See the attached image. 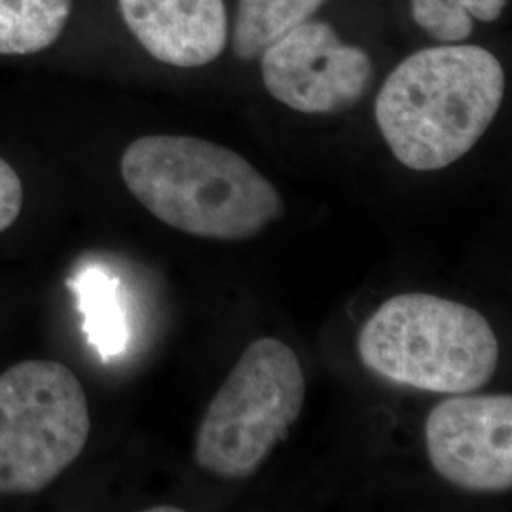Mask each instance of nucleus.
I'll list each match as a JSON object with an SVG mask.
<instances>
[{"label":"nucleus","instance_id":"obj_12","mask_svg":"<svg viewBox=\"0 0 512 512\" xmlns=\"http://www.w3.org/2000/svg\"><path fill=\"white\" fill-rule=\"evenodd\" d=\"M511 0H410L416 25L440 44L465 42L475 31V21L494 23Z\"/></svg>","mask_w":512,"mask_h":512},{"label":"nucleus","instance_id":"obj_10","mask_svg":"<svg viewBox=\"0 0 512 512\" xmlns=\"http://www.w3.org/2000/svg\"><path fill=\"white\" fill-rule=\"evenodd\" d=\"M329 0H238L232 48L241 61H255L275 40L313 19Z\"/></svg>","mask_w":512,"mask_h":512},{"label":"nucleus","instance_id":"obj_13","mask_svg":"<svg viewBox=\"0 0 512 512\" xmlns=\"http://www.w3.org/2000/svg\"><path fill=\"white\" fill-rule=\"evenodd\" d=\"M23 207V184L16 169L0 158V232L8 230Z\"/></svg>","mask_w":512,"mask_h":512},{"label":"nucleus","instance_id":"obj_2","mask_svg":"<svg viewBox=\"0 0 512 512\" xmlns=\"http://www.w3.org/2000/svg\"><path fill=\"white\" fill-rule=\"evenodd\" d=\"M122 179L152 217L196 238L243 241L283 211L281 194L241 154L190 135H147L120 160Z\"/></svg>","mask_w":512,"mask_h":512},{"label":"nucleus","instance_id":"obj_8","mask_svg":"<svg viewBox=\"0 0 512 512\" xmlns=\"http://www.w3.org/2000/svg\"><path fill=\"white\" fill-rule=\"evenodd\" d=\"M118 6L137 42L171 67H205L230 42L224 0H118Z\"/></svg>","mask_w":512,"mask_h":512},{"label":"nucleus","instance_id":"obj_1","mask_svg":"<svg viewBox=\"0 0 512 512\" xmlns=\"http://www.w3.org/2000/svg\"><path fill=\"white\" fill-rule=\"evenodd\" d=\"M505 84L501 61L482 46L423 48L385 78L376 124L404 167L439 171L484 137L503 105Z\"/></svg>","mask_w":512,"mask_h":512},{"label":"nucleus","instance_id":"obj_4","mask_svg":"<svg viewBox=\"0 0 512 512\" xmlns=\"http://www.w3.org/2000/svg\"><path fill=\"white\" fill-rule=\"evenodd\" d=\"M306 401L304 370L293 349L258 338L243 351L203 416L194 458L222 480L255 475L289 437Z\"/></svg>","mask_w":512,"mask_h":512},{"label":"nucleus","instance_id":"obj_6","mask_svg":"<svg viewBox=\"0 0 512 512\" xmlns=\"http://www.w3.org/2000/svg\"><path fill=\"white\" fill-rule=\"evenodd\" d=\"M258 59L268 93L302 114L351 109L374 80L370 55L344 42L327 21L317 19L277 38Z\"/></svg>","mask_w":512,"mask_h":512},{"label":"nucleus","instance_id":"obj_7","mask_svg":"<svg viewBox=\"0 0 512 512\" xmlns=\"http://www.w3.org/2000/svg\"><path fill=\"white\" fill-rule=\"evenodd\" d=\"M431 467L473 494H503L512 486L511 395H456L425 421Z\"/></svg>","mask_w":512,"mask_h":512},{"label":"nucleus","instance_id":"obj_9","mask_svg":"<svg viewBox=\"0 0 512 512\" xmlns=\"http://www.w3.org/2000/svg\"><path fill=\"white\" fill-rule=\"evenodd\" d=\"M69 287L84 313V332L101 359L120 355L128 346L129 334L116 279L97 266H88L74 275Z\"/></svg>","mask_w":512,"mask_h":512},{"label":"nucleus","instance_id":"obj_11","mask_svg":"<svg viewBox=\"0 0 512 512\" xmlns=\"http://www.w3.org/2000/svg\"><path fill=\"white\" fill-rule=\"evenodd\" d=\"M73 0H0V55L37 54L61 37Z\"/></svg>","mask_w":512,"mask_h":512},{"label":"nucleus","instance_id":"obj_5","mask_svg":"<svg viewBox=\"0 0 512 512\" xmlns=\"http://www.w3.org/2000/svg\"><path fill=\"white\" fill-rule=\"evenodd\" d=\"M92 429L69 366L23 361L0 374V494H37L84 452Z\"/></svg>","mask_w":512,"mask_h":512},{"label":"nucleus","instance_id":"obj_3","mask_svg":"<svg viewBox=\"0 0 512 512\" xmlns=\"http://www.w3.org/2000/svg\"><path fill=\"white\" fill-rule=\"evenodd\" d=\"M363 365L387 382L463 395L490 384L499 340L475 308L435 294L389 298L359 332Z\"/></svg>","mask_w":512,"mask_h":512}]
</instances>
